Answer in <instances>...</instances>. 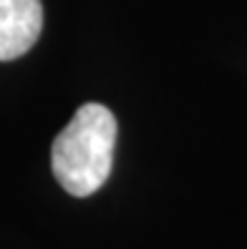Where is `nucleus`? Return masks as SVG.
<instances>
[{"instance_id":"1","label":"nucleus","mask_w":247,"mask_h":249,"mask_svg":"<svg viewBox=\"0 0 247 249\" xmlns=\"http://www.w3.org/2000/svg\"><path fill=\"white\" fill-rule=\"evenodd\" d=\"M116 119L101 104H83L51 146V169L71 196H91L111 177Z\"/></svg>"},{"instance_id":"2","label":"nucleus","mask_w":247,"mask_h":249,"mask_svg":"<svg viewBox=\"0 0 247 249\" xmlns=\"http://www.w3.org/2000/svg\"><path fill=\"white\" fill-rule=\"evenodd\" d=\"M43 31L40 0H0V61H16Z\"/></svg>"}]
</instances>
